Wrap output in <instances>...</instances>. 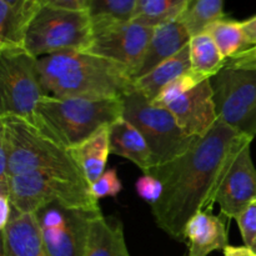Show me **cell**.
<instances>
[{"label":"cell","mask_w":256,"mask_h":256,"mask_svg":"<svg viewBox=\"0 0 256 256\" xmlns=\"http://www.w3.org/2000/svg\"><path fill=\"white\" fill-rule=\"evenodd\" d=\"M12 212H14V208L10 202L9 195L0 192V232L9 224Z\"/></svg>","instance_id":"cell-32"},{"label":"cell","mask_w":256,"mask_h":256,"mask_svg":"<svg viewBox=\"0 0 256 256\" xmlns=\"http://www.w3.org/2000/svg\"><path fill=\"white\" fill-rule=\"evenodd\" d=\"M0 139L8 148L10 176L39 172L89 185L72 150L42 125L0 115Z\"/></svg>","instance_id":"cell-3"},{"label":"cell","mask_w":256,"mask_h":256,"mask_svg":"<svg viewBox=\"0 0 256 256\" xmlns=\"http://www.w3.org/2000/svg\"><path fill=\"white\" fill-rule=\"evenodd\" d=\"M190 72H192V65H190V52L188 45L176 55L165 60L146 75L135 80L134 88L145 95L150 102H154L170 82Z\"/></svg>","instance_id":"cell-19"},{"label":"cell","mask_w":256,"mask_h":256,"mask_svg":"<svg viewBox=\"0 0 256 256\" xmlns=\"http://www.w3.org/2000/svg\"><path fill=\"white\" fill-rule=\"evenodd\" d=\"M154 102L166 108L189 136L202 138L218 122L210 79L192 72L170 82Z\"/></svg>","instance_id":"cell-9"},{"label":"cell","mask_w":256,"mask_h":256,"mask_svg":"<svg viewBox=\"0 0 256 256\" xmlns=\"http://www.w3.org/2000/svg\"><path fill=\"white\" fill-rule=\"evenodd\" d=\"M250 249H252V252H255V254H256V240H255L254 245H252V248H250Z\"/></svg>","instance_id":"cell-36"},{"label":"cell","mask_w":256,"mask_h":256,"mask_svg":"<svg viewBox=\"0 0 256 256\" xmlns=\"http://www.w3.org/2000/svg\"><path fill=\"white\" fill-rule=\"evenodd\" d=\"M154 28L130 22H92L90 46L85 52L105 58L126 68L130 76L142 62Z\"/></svg>","instance_id":"cell-13"},{"label":"cell","mask_w":256,"mask_h":256,"mask_svg":"<svg viewBox=\"0 0 256 256\" xmlns=\"http://www.w3.org/2000/svg\"><path fill=\"white\" fill-rule=\"evenodd\" d=\"M122 118L138 128L150 148L152 159L150 172L184 155L198 139L189 136L180 128L166 108L150 102L135 88L122 95Z\"/></svg>","instance_id":"cell-5"},{"label":"cell","mask_w":256,"mask_h":256,"mask_svg":"<svg viewBox=\"0 0 256 256\" xmlns=\"http://www.w3.org/2000/svg\"><path fill=\"white\" fill-rule=\"evenodd\" d=\"M122 116V98L90 99L45 95L38 106L36 124L72 149Z\"/></svg>","instance_id":"cell-4"},{"label":"cell","mask_w":256,"mask_h":256,"mask_svg":"<svg viewBox=\"0 0 256 256\" xmlns=\"http://www.w3.org/2000/svg\"><path fill=\"white\" fill-rule=\"evenodd\" d=\"M240 132L218 119L184 155L149 174L164 184L162 199L152 206L158 226L185 242V226L196 212L212 209V199L228 158Z\"/></svg>","instance_id":"cell-1"},{"label":"cell","mask_w":256,"mask_h":256,"mask_svg":"<svg viewBox=\"0 0 256 256\" xmlns=\"http://www.w3.org/2000/svg\"><path fill=\"white\" fill-rule=\"evenodd\" d=\"M192 35L180 19L154 26L142 62L132 72V82L144 76L165 60L182 52L189 45Z\"/></svg>","instance_id":"cell-14"},{"label":"cell","mask_w":256,"mask_h":256,"mask_svg":"<svg viewBox=\"0 0 256 256\" xmlns=\"http://www.w3.org/2000/svg\"><path fill=\"white\" fill-rule=\"evenodd\" d=\"M189 52L192 72L202 79H212L228 62L214 39L206 32L192 36Z\"/></svg>","instance_id":"cell-22"},{"label":"cell","mask_w":256,"mask_h":256,"mask_svg":"<svg viewBox=\"0 0 256 256\" xmlns=\"http://www.w3.org/2000/svg\"><path fill=\"white\" fill-rule=\"evenodd\" d=\"M205 32L214 39L215 44L226 60L252 48L242 29V22H236L228 16L212 22Z\"/></svg>","instance_id":"cell-24"},{"label":"cell","mask_w":256,"mask_h":256,"mask_svg":"<svg viewBox=\"0 0 256 256\" xmlns=\"http://www.w3.org/2000/svg\"><path fill=\"white\" fill-rule=\"evenodd\" d=\"M92 35V20L86 10L42 5L25 39V49L35 58L62 52H86Z\"/></svg>","instance_id":"cell-6"},{"label":"cell","mask_w":256,"mask_h":256,"mask_svg":"<svg viewBox=\"0 0 256 256\" xmlns=\"http://www.w3.org/2000/svg\"><path fill=\"white\" fill-rule=\"evenodd\" d=\"M242 24L249 44L252 45V48L256 46V15L242 22Z\"/></svg>","instance_id":"cell-33"},{"label":"cell","mask_w":256,"mask_h":256,"mask_svg":"<svg viewBox=\"0 0 256 256\" xmlns=\"http://www.w3.org/2000/svg\"><path fill=\"white\" fill-rule=\"evenodd\" d=\"M224 256H256L250 248L248 246H232L228 245L224 249Z\"/></svg>","instance_id":"cell-34"},{"label":"cell","mask_w":256,"mask_h":256,"mask_svg":"<svg viewBox=\"0 0 256 256\" xmlns=\"http://www.w3.org/2000/svg\"><path fill=\"white\" fill-rule=\"evenodd\" d=\"M102 210L46 205L35 212L52 256H85L92 222Z\"/></svg>","instance_id":"cell-11"},{"label":"cell","mask_w":256,"mask_h":256,"mask_svg":"<svg viewBox=\"0 0 256 256\" xmlns=\"http://www.w3.org/2000/svg\"><path fill=\"white\" fill-rule=\"evenodd\" d=\"M226 65L236 69H256V46L250 48L242 54L229 59Z\"/></svg>","instance_id":"cell-30"},{"label":"cell","mask_w":256,"mask_h":256,"mask_svg":"<svg viewBox=\"0 0 256 256\" xmlns=\"http://www.w3.org/2000/svg\"><path fill=\"white\" fill-rule=\"evenodd\" d=\"M185 242L189 246V256H208L224 250L229 245L226 225L212 210H202L188 222Z\"/></svg>","instance_id":"cell-16"},{"label":"cell","mask_w":256,"mask_h":256,"mask_svg":"<svg viewBox=\"0 0 256 256\" xmlns=\"http://www.w3.org/2000/svg\"><path fill=\"white\" fill-rule=\"evenodd\" d=\"M135 190L144 202H146L150 206H154L162 199L164 184L155 175L142 174L135 182Z\"/></svg>","instance_id":"cell-28"},{"label":"cell","mask_w":256,"mask_h":256,"mask_svg":"<svg viewBox=\"0 0 256 256\" xmlns=\"http://www.w3.org/2000/svg\"><path fill=\"white\" fill-rule=\"evenodd\" d=\"M235 220L242 232L245 246L252 248L256 240V202L245 209Z\"/></svg>","instance_id":"cell-29"},{"label":"cell","mask_w":256,"mask_h":256,"mask_svg":"<svg viewBox=\"0 0 256 256\" xmlns=\"http://www.w3.org/2000/svg\"><path fill=\"white\" fill-rule=\"evenodd\" d=\"M70 150L78 165L82 170L88 184H92L105 172L108 158L109 154H112L109 126L100 129Z\"/></svg>","instance_id":"cell-21"},{"label":"cell","mask_w":256,"mask_h":256,"mask_svg":"<svg viewBox=\"0 0 256 256\" xmlns=\"http://www.w3.org/2000/svg\"><path fill=\"white\" fill-rule=\"evenodd\" d=\"M40 6L39 2L9 4L0 0V49L25 48L28 29Z\"/></svg>","instance_id":"cell-18"},{"label":"cell","mask_w":256,"mask_h":256,"mask_svg":"<svg viewBox=\"0 0 256 256\" xmlns=\"http://www.w3.org/2000/svg\"><path fill=\"white\" fill-rule=\"evenodd\" d=\"M12 208L20 214H35L39 209L56 202L69 208L99 210L90 186L39 172L10 176L9 192Z\"/></svg>","instance_id":"cell-8"},{"label":"cell","mask_w":256,"mask_h":256,"mask_svg":"<svg viewBox=\"0 0 256 256\" xmlns=\"http://www.w3.org/2000/svg\"><path fill=\"white\" fill-rule=\"evenodd\" d=\"M45 95L38 58L25 48L0 49V115H15L36 124L38 106Z\"/></svg>","instance_id":"cell-7"},{"label":"cell","mask_w":256,"mask_h":256,"mask_svg":"<svg viewBox=\"0 0 256 256\" xmlns=\"http://www.w3.org/2000/svg\"><path fill=\"white\" fill-rule=\"evenodd\" d=\"M254 138L242 134L235 142L220 175L212 202L228 219H236L256 202V169L252 159Z\"/></svg>","instance_id":"cell-12"},{"label":"cell","mask_w":256,"mask_h":256,"mask_svg":"<svg viewBox=\"0 0 256 256\" xmlns=\"http://www.w3.org/2000/svg\"><path fill=\"white\" fill-rule=\"evenodd\" d=\"M122 190V184L119 179L116 169L105 170L104 174L90 184V192L92 198L99 202L104 198H115Z\"/></svg>","instance_id":"cell-27"},{"label":"cell","mask_w":256,"mask_h":256,"mask_svg":"<svg viewBox=\"0 0 256 256\" xmlns=\"http://www.w3.org/2000/svg\"><path fill=\"white\" fill-rule=\"evenodd\" d=\"M136 2L138 0H89L88 12L92 22H130L134 18Z\"/></svg>","instance_id":"cell-26"},{"label":"cell","mask_w":256,"mask_h":256,"mask_svg":"<svg viewBox=\"0 0 256 256\" xmlns=\"http://www.w3.org/2000/svg\"><path fill=\"white\" fill-rule=\"evenodd\" d=\"M195 0H138L132 22L146 26H158L178 20Z\"/></svg>","instance_id":"cell-23"},{"label":"cell","mask_w":256,"mask_h":256,"mask_svg":"<svg viewBox=\"0 0 256 256\" xmlns=\"http://www.w3.org/2000/svg\"><path fill=\"white\" fill-rule=\"evenodd\" d=\"M48 95L58 98H122L134 88L126 68L85 52H62L38 59Z\"/></svg>","instance_id":"cell-2"},{"label":"cell","mask_w":256,"mask_h":256,"mask_svg":"<svg viewBox=\"0 0 256 256\" xmlns=\"http://www.w3.org/2000/svg\"><path fill=\"white\" fill-rule=\"evenodd\" d=\"M218 118L240 134L256 136V69L225 65L210 79Z\"/></svg>","instance_id":"cell-10"},{"label":"cell","mask_w":256,"mask_h":256,"mask_svg":"<svg viewBox=\"0 0 256 256\" xmlns=\"http://www.w3.org/2000/svg\"><path fill=\"white\" fill-rule=\"evenodd\" d=\"M85 256H130L122 222L98 215L92 222Z\"/></svg>","instance_id":"cell-20"},{"label":"cell","mask_w":256,"mask_h":256,"mask_svg":"<svg viewBox=\"0 0 256 256\" xmlns=\"http://www.w3.org/2000/svg\"><path fill=\"white\" fill-rule=\"evenodd\" d=\"M9 4H19V2H39V0H5Z\"/></svg>","instance_id":"cell-35"},{"label":"cell","mask_w":256,"mask_h":256,"mask_svg":"<svg viewBox=\"0 0 256 256\" xmlns=\"http://www.w3.org/2000/svg\"><path fill=\"white\" fill-rule=\"evenodd\" d=\"M225 0H195L188 12L180 18L190 35L204 32L212 22L225 18Z\"/></svg>","instance_id":"cell-25"},{"label":"cell","mask_w":256,"mask_h":256,"mask_svg":"<svg viewBox=\"0 0 256 256\" xmlns=\"http://www.w3.org/2000/svg\"><path fill=\"white\" fill-rule=\"evenodd\" d=\"M2 256H52L35 214L15 212L9 224L0 232Z\"/></svg>","instance_id":"cell-15"},{"label":"cell","mask_w":256,"mask_h":256,"mask_svg":"<svg viewBox=\"0 0 256 256\" xmlns=\"http://www.w3.org/2000/svg\"><path fill=\"white\" fill-rule=\"evenodd\" d=\"M42 5H49L55 8H64L72 10H86L89 0H39Z\"/></svg>","instance_id":"cell-31"},{"label":"cell","mask_w":256,"mask_h":256,"mask_svg":"<svg viewBox=\"0 0 256 256\" xmlns=\"http://www.w3.org/2000/svg\"><path fill=\"white\" fill-rule=\"evenodd\" d=\"M110 152L134 162L144 174L152 170V152L144 135L135 125L120 118L109 126Z\"/></svg>","instance_id":"cell-17"}]
</instances>
